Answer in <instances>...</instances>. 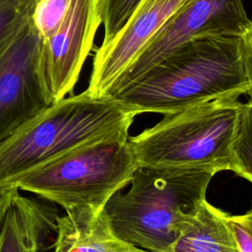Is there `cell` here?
I'll return each mask as SVG.
<instances>
[{"instance_id":"2e32d148","label":"cell","mask_w":252,"mask_h":252,"mask_svg":"<svg viewBox=\"0 0 252 252\" xmlns=\"http://www.w3.org/2000/svg\"><path fill=\"white\" fill-rule=\"evenodd\" d=\"M142 0H101L104 27L102 43L109 41L127 23Z\"/></svg>"},{"instance_id":"e0dca14e","label":"cell","mask_w":252,"mask_h":252,"mask_svg":"<svg viewBox=\"0 0 252 252\" xmlns=\"http://www.w3.org/2000/svg\"><path fill=\"white\" fill-rule=\"evenodd\" d=\"M241 252H252V209L241 215H227Z\"/></svg>"},{"instance_id":"7a4b0ae2","label":"cell","mask_w":252,"mask_h":252,"mask_svg":"<svg viewBox=\"0 0 252 252\" xmlns=\"http://www.w3.org/2000/svg\"><path fill=\"white\" fill-rule=\"evenodd\" d=\"M217 172L203 168L138 166L130 189L116 192L103 211L120 240L148 252H166L206 199Z\"/></svg>"},{"instance_id":"3957f363","label":"cell","mask_w":252,"mask_h":252,"mask_svg":"<svg viewBox=\"0 0 252 252\" xmlns=\"http://www.w3.org/2000/svg\"><path fill=\"white\" fill-rule=\"evenodd\" d=\"M136 115L110 96L86 91L50 104L0 143V188L84 143L128 135Z\"/></svg>"},{"instance_id":"30bf717a","label":"cell","mask_w":252,"mask_h":252,"mask_svg":"<svg viewBox=\"0 0 252 252\" xmlns=\"http://www.w3.org/2000/svg\"><path fill=\"white\" fill-rule=\"evenodd\" d=\"M53 252H148L114 235L102 210L78 206L56 217Z\"/></svg>"},{"instance_id":"d6986e66","label":"cell","mask_w":252,"mask_h":252,"mask_svg":"<svg viewBox=\"0 0 252 252\" xmlns=\"http://www.w3.org/2000/svg\"><path fill=\"white\" fill-rule=\"evenodd\" d=\"M19 192L16 187H4L0 188V230L5 220V216L10 207V204L14 196Z\"/></svg>"},{"instance_id":"8992f818","label":"cell","mask_w":252,"mask_h":252,"mask_svg":"<svg viewBox=\"0 0 252 252\" xmlns=\"http://www.w3.org/2000/svg\"><path fill=\"white\" fill-rule=\"evenodd\" d=\"M249 21L242 0H187L165 21L106 96L137 79L179 45L205 35H239Z\"/></svg>"},{"instance_id":"9c48e42d","label":"cell","mask_w":252,"mask_h":252,"mask_svg":"<svg viewBox=\"0 0 252 252\" xmlns=\"http://www.w3.org/2000/svg\"><path fill=\"white\" fill-rule=\"evenodd\" d=\"M186 1L142 0L123 28L96 49L86 92L94 96H106L165 21Z\"/></svg>"},{"instance_id":"ba28073f","label":"cell","mask_w":252,"mask_h":252,"mask_svg":"<svg viewBox=\"0 0 252 252\" xmlns=\"http://www.w3.org/2000/svg\"><path fill=\"white\" fill-rule=\"evenodd\" d=\"M100 24L101 0H71L57 31L42 40L41 73L51 104L72 93Z\"/></svg>"},{"instance_id":"4fadbf2b","label":"cell","mask_w":252,"mask_h":252,"mask_svg":"<svg viewBox=\"0 0 252 252\" xmlns=\"http://www.w3.org/2000/svg\"><path fill=\"white\" fill-rule=\"evenodd\" d=\"M229 170L252 183V99L242 105L230 145Z\"/></svg>"},{"instance_id":"5bb4252c","label":"cell","mask_w":252,"mask_h":252,"mask_svg":"<svg viewBox=\"0 0 252 252\" xmlns=\"http://www.w3.org/2000/svg\"><path fill=\"white\" fill-rule=\"evenodd\" d=\"M37 0H0V54L31 19Z\"/></svg>"},{"instance_id":"9a60e30c","label":"cell","mask_w":252,"mask_h":252,"mask_svg":"<svg viewBox=\"0 0 252 252\" xmlns=\"http://www.w3.org/2000/svg\"><path fill=\"white\" fill-rule=\"evenodd\" d=\"M71 0H37L31 22L38 35L45 40L59 28L65 18Z\"/></svg>"},{"instance_id":"52a82bcc","label":"cell","mask_w":252,"mask_h":252,"mask_svg":"<svg viewBox=\"0 0 252 252\" xmlns=\"http://www.w3.org/2000/svg\"><path fill=\"white\" fill-rule=\"evenodd\" d=\"M41 46L30 19L0 54V143L51 104L41 73Z\"/></svg>"},{"instance_id":"7c38bea8","label":"cell","mask_w":252,"mask_h":252,"mask_svg":"<svg viewBox=\"0 0 252 252\" xmlns=\"http://www.w3.org/2000/svg\"><path fill=\"white\" fill-rule=\"evenodd\" d=\"M51 235L49 224L24 210H10L0 230V252H42Z\"/></svg>"},{"instance_id":"6da1fadb","label":"cell","mask_w":252,"mask_h":252,"mask_svg":"<svg viewBox=\"0 0 252 252\" xmlns=\"http://www.w3.org/2000/svg\"><path fill=\"white\" fill-rule=\"evenodd\" d=\"M248 88L239 35L191 39L109 95L137 115L167 114L205 101L237 97Z\"/></svg>"},{"instance_id":"277c9868","label":"cell","mask_w":252,"mask_h":252,"mask_svg":"<svg viewBox=\"0 0 252 252\" xmlns=\"http://www.w3.org/2000/svg\"><path fill=\"white\" fill-rule=\"evenodd\" d=\"M242 105L237 97H221L163 114L129 138L138 166L229 170Z\"/></svg>"},{"instance_id":"5b68a950","label":"cell","mask_w":252,"mask_h":252,"mask_svg":"<svg viewBox=\"0 0 252 252\" xmlns=\"http://www.w3.org/2000/svg\"><path fill=\"white\" fill-rule=\"evenodd\" d=\"M138 167L129 135L118 134L84 143L13 181L9 187L28 191L62 206L102 210L125 187Z\"/></svg>"},{"instance_id":"ac0fdd59","label":"cell","mask_w":252,"mask_h":252,"mask_svg":"<svg viewBox=\"0 0 252 252\" xmlns=\"http://www.w3.org/2000/svg\"><path fill=\"white\" fill-rule=\"evenodd\" d=\"M239 39L242 62L248 82V88L245 94H248L250 99H252V20L249 21L239 34Z\"/></svg>"},{"instance_id":"8fae6325","label":"cell","mask_w":252,"mask_h":252,"mask_svg":"<svg viewBox=\"0 0 252 252\" xmlns=\"http://www.w3.org/2000/svg\"><path fill=\"white\" fill-rule=\"evenodd\" d=\"M227 215L203 200L166 252H241Z\"/></svg>"}]
</instances>
